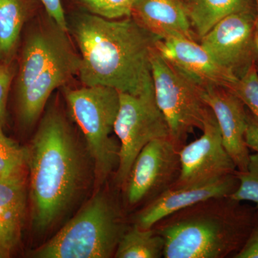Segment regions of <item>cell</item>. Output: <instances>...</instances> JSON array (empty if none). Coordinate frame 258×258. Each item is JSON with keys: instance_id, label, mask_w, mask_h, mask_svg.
Listing matches in <instances>:
<instances>
[{"instance_id": "12", "label": "cell", "mask_w": 258, "mask_h": 258, "mask_svg": "<svg viewBox=\"0 0 258 258\" xmlns=\"http://www.w3.org/2000/svg\"><path fill=\"white\" fill-rule=\"evenodd\" d=\"M156 49L168 62L203 88L221 86L232 90L239 81L196 40L186 37L159 39Z\"/></svg>"}, {"instance_id": "4", "label": "cell", "mask_w": 258, "mask_h": 258, "mask_svg": "<svg viewBox=\"0 0 258 258\" xmlns=\"http://www.w3.org/2000/svg\"><path fill=\"white\" fill-rule=\"evenodd\" d=\"M128 227L109 193L100 190L50 240L33 251L37 258H109Z\"/></svg>"}, {"instance_id": "6", "label": "cell", "mask_w": 258, "mask_h": 258, "mask_svg": "<svg viewBox=\"0 0 258 258\" xmlns=\"http://www.w3.org/2000/svg\"><path fill=\"white\" fill-rule=\"evenodd\" d=\"M151 66L154 95L165 116L169 137L179 150L194 129H203L211 108L204 99V88L153 50Z\"/></svg>"}, {"instance_id": "26", "label": "cell", "mask_w": 258, "mask_h": 258, "mask_svg": "<svg viewBox=\"0 0 258 258\" xmlns=\"http://www.w3.org/2000/svg\"><path fill=\"white\" fill-rule=\"evenodd\" d=\"M43 7L45 13L50 17L59 27L69 32V23L66 19L61 0H35Z\"/></svg>"}, {"instance_id": "9", "label": "cell", "mask_w": 258, "mask_h": 258, "mask_svg": "<svg viewBox=\"0 0 258 258\" xmlns=\"http://www.w3.org/2000/svg\"><path fill=\"white\" fill-rule=\"evenodd\" d=\"M199 41L215 60L240 80L258 62L255 7L225 17Z\"/></svg>"}, {"instance_id": "22", "label": "cell", "mask_w": 258, "mask_h": 258, "mask_svg": "<svg viewBox=\"0 0 258 258\" xmlns=\"http://www.w3.org/2000/svg\"><path fill=\"white\" fill-rule=\"evenodd\" d=\"M236 176L238 186L229 197L239 202H252L258 209V153L250 154L247 169L236 171Z\"/></svg>"}, {"instance_id": "19", "label": "cell", "mask_w": 258, "mask_h": 258, "mask_svg": "<svg viewBox=\"0 0 258 258\" xmlns=\"http://www.w3.org/2000/svg\"><path fill=\"white\" fill-rule=\"evenodd\" d=\"M191 28L200 40L232 13L255 7L254 0H184Z\"/></svg>"}, {"instance_id": "27", "label": "cell", "mask_w": 258, "mask_h": 258, "mask_svg": "<svg viewBox=\"0 0 258 258\" xmlns=\"http://www.w3.org/2000/svg\"><path fill=\"white\" fill-rule=\"evenodd\" d=\"M234 258H258V209L252 230L244 242L242 248L235 254Z\"/></svg>"}, {"instance_id": "11", "label": "cell", "mask_w": 258, "mask_h": 258, "mask_svg": "<svg viewBox=\"0 0 258 258\" xmlns=\"http://www.w3.org/2000/svg\"><path fill=\"white\" fill-rule=\"evenodd\" d=\"M81 57L69 40L21 95L16 97L20 124L30 128L41 118L50 96L79 73Z\"/></svg>"}, {"instance_id": "8", "label": "cell", "mask_w": 258, "mask_h": 258, "mask_svg": "<svg viewBox=\"0 0 258 258\" xmlns=\"http://www.w3.org/2000/svg\"><path fill=\"white\" fill-rule=\"evenodd\" d=\"M179 151L170 137L152 141L141 151L121 188L127 206L144 207L170 189L181 170Z\"/></svg>"}, {"instance_id": "25", "label": "cell", "mask_w": 258, "mask_h": 258, "mask_svg": "<svg viewBox=\"0 0 258 258\" xmlns=\"http://www.w3.org/2000/svg\"><path fill=\"white\" fill-rule=\"evenodd\" d=\"M16 72L17 68L14 62L0 64V124L3 125L6 120L8 95Z\"/></svg>"}, {"instance_id": "15", "label": "cell", "mask_w": 258, "mask_h": 258, "mask_svg": "<svg viewBox=\"0 0 258 258\" xmlns=\"http://www.w3.org/2000/svg\"><path fill=\"white\" fill-rule=\"evenodd\" d=\"M238 185L235 172L205 182L170 188L141 209L134 224L142 229L152 228L162 219L182 209L209 199L230 196Z\"/></svg>"}, {"instance_id": "31", "label": "cell", "mask_w": 258, "mask_h": 258, "mask_svg": "<svg viewBox=\"0 0 258 258\" xmlns=\"http://www.w3.org/2000/svg\"><path fill=\"white\" fill-rule=\"evenodd\" d=\"M257 68H258V62H257Z\"/></svg>"}, {"instance_id": "18", "label": "cell", "mask_w": 258, "mask_h": 258, "mask_svg": "<svg viewBox=\"0 0 258 258\" xmlns=\"http://www.w3.org/2000/svg\"><path fill=\"white\" fill-rule=\"evenodd\" d=\"M35 0H0V60L13 62L24 25L36 9Z\"/></svg>"}, {"instance_id": "2", "label": "cell", "mask_w": 258, "mask_h": 258, "mask_svg": "<svg viewBox=\"0 0 258 258\" xmlns=\"http://www.w3.org/2000/svg\"><path fill=\"white\" fill-rule=\"evenodd\" d=\"M69 32L81 52L77 76L83 86H108L133 96L154 92L151 55L160 38L132 17L108 20L78 13Z\"/></svg>"}, {"instance_id": "17", "label": "cell", "mask_w": 258, "mask_h": 258, "mask_svg": "<svg viewBox=\"0 0 258 258\" xmlns=\"http://www.w3.org/2000/svg\"><path fill=\"white\" fill-rule=\"evenodd\" d=\"M27 205L25 174L0 179V256L10 257L21 239Z\"/></svg>"}, {"instance_id": "23", "label": "cell", "mask_w": 258, "mask_h": 258, "mask_svg": "<svg viewBox=\"0 0 258 258\" xmlns=\"http://www.w3.org/2000/svg\"><path fill=\"white\" fill-rule=\"evenodd\" d=\"M88 13L108 19L118 20L131 17L135 0H76Z\"/></svg>"}, {"instance_id": "24", "label": "cell", "mask_w": 258, "mask_h": 258, "mask_svg": "<svg viewBox=\"0 0 258 258\" xmlns=\"http://www.w3.org/2000/svg\"><path fill=\"white\" fill-rule=\"evenodd\" d=\"M231 91L242 100L258 120V68L254 64Z\"/></svg>"}, {"instance_id": "1", "label": "cell", "mask_w": 258, "mask_h": 258, "mask_svg": "<svg viewBox=\"0 0 258 258\" xmlns=\"http://www.w3.org/2000/svg\"><path fill=\"white\" fill-rule=\"evenodd\" d=\"M87 148L57 107L44 111L26 148L32 227L50 230L74 207L91 177Z\"/></svg>"}, {"instance_id": "28", "label": "cell", "mask_w": 258, "mask_h": 258, "mask_svg": "<svg viewBox=\"0 0 258 258\" xmlns=\"http://www.w3.org/2000/svg\"><path fill=\"white\" fill-rule=\"evenodd\" d=\"M245 141L249 149L258 153V120L247 109Z\"/></svg>"}, {"instance_id": "13", "label": "cell", "mask_w": 258, "mask_h": 258, "mask_svg": "<svg viewBox=\"0 0 258 258\" xmlns=\"http://www.w3.org/2000/svg\"><path fill=\"white\" fill-rule=\"evenodd\" d=\"M64 31L45 13L37 18L24 40L15 76V98L38 77L69 41Z\"/></svg>"}, {"instance_id": "29", "label": "cell", "mask_w": 258, "mask_h": 258, "mask_svg": "<svg viewBox=\"0 0 258 258\" xmlns=\"http://www.w3.org/2000/svg\"><path fill=\"white\" fill-rule=\"evenodd\" d=\"M255 4L256 12H257V34H258V0H254Z\"/></svg>"}, {"instance_id": "7", "label": "cell", "mask_w": 258, "mask_h": 258, "mask_svg": "<svg viewBox=\"0 0 258 258\" xmlns=\"http://www.w3.org/2000/svg\"><path fill=\"white\" fill-rule=\"evenodd\" d=\"M119 108L113 127L119 142L114 182L121 189L141 151L152 141L169 137V128L154 92L142 96L119 92Z\"/></svg>"}, {"instance_id": "16", "label": "cell", "mask_w": 258, "mask_h": 258, "mask_svg": "<svg viewBox=\"0 0 258 258\" xmlns=\"http://www.w3.org/2000/svg\"><path fill=\"white\" fill-rule=\"evenodd\" d=\"M131 17L159 38L197 40L184 0H135Z\"/></svg>"}, {"instance_id": "14", "label": "cell", "mask_w": 258, "mask_h": 258, "mask_svg": "<svg viewBox=\"0 0 258 258\" xmlns=\"http://www.w3.org/2000/svg\"><path fill=\"white\" fill-rule=\"evenodd\" d=\"M203 97L216 117L226 150L237 170L245 171L250 156L245 141L247 107L233 91L221 86L204 88Z\"/></svg>"}, {"instance_id": "32", "label": "cell", "mask_w": 258, "mask_h": 258, "mask_svg": "<svg viewBox=\"0 0 258 258\" xmlns=\"http://www.w3.org/2000/svg\"><path fill=\"white\" fill-rule=\"evenodd\" d=\"M0 258H2V257H1V256H0Z\"/></svg>"}, {"instance_id": "10", "label": "cell", "mask_w": 258, "mask_h": 258, "mask_svg": "<svg viewBox=\"0 0 258 258\" xmlns=\"http://www.w3.org/2000/svg\"><path fill=\"white\" fill-rule=\"evenodd\" d=\"M203 135L179 151L181 170L171 188L205 182L235 174V163L226 150L212 109L204 122Z\"/></svg>"}, {"instance_id": "3", "label": "cell", "mask_w": 258, "mask_h": 258, "mask_svg": "<svg viewBox=\"0 0 258 258\" xmlns=\"http://www.w3.org/2000/svg\"><path fill=\"white\" fill-rule=\"evenodd\" d=\"M230 197L209 199L153 227L164 240V258L233 257L247 240L257 209Z\"/></svg>"}, {"instance_id": "20", "label": "cell", "mask_w": 258, "mask_h": 258, "mask_svg": "<svg viewBox=\"0 0 258 258\" xmlns=\"http://www.w3.org/2000/svg\"><path fill=\"white\" fill-rule=\"evenodd\" d=\"M164 240L154 229H142L133 224L118 242L115 258H160L164 256Z\"/></svg>"}, {"instance_id": "21", "label": "cell", "mask_w": 258, "mask_h": 258, "mask_svg": "<svg viewBox=\"0 0 258 258\" xmlns=\"http://www.w3.org/2000/svg\"><path fill=\"white\" fill-rule=\"evenodd\" d=\"M3 127L0 124V179L25 174L26 148L7 137Z\"/></svg>"}, {"instance_id": "5", "label": "cell", "mask_w": 258, "mask_h": 258, "mask_svg": "<svg viewBox=\"0 0 258 258\" xmlns=\"http://www.w3.org/2000/svg\"><path fill=\"white\" fill-rule=\"evenodd\" d=\"M70 113L79 127L91 158L96 184L116 170L119 144L111 137L119 108V91L104 86L64 88Z\"/></svg>"}, {"instance_id": "30", "label": "cell", "mask_w": 258, "mask_h": 258, "mask_svg": "<svg viewBox=\"0 0 258 258\" xmlns=\"http://www.w3.org/2000/svg\"><path fill=\"white\" fill-rule=\"evenodd\" d=\"M1 63H2V62H1V60H0V64H1Z\"/></svg>"}]
</instances>
